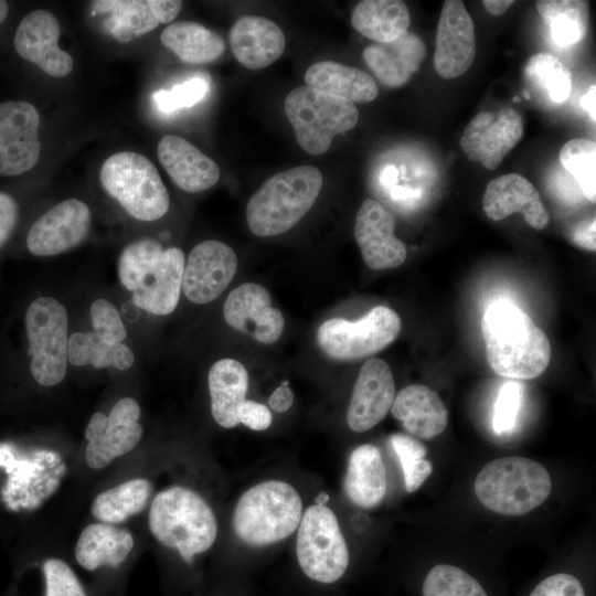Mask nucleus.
Returning <instances> with one entry per match:
<instances>
[{
    "label": "nucleus",
    "instance_id": "obj_42",
    "mask_svg": "<svg viewBox=\"0 0 596 596\" xmlns=\"http://www.w3.org/2000/svg\"><path fill=\"white\" fill-rule=\"evenodd\" d=\"M522 385L514 381L504 383L499 390L492 418L497 435L508 434L514 428L522 404Z\"/></svg>",
    "mask_w": 596,
    "mask_h": 596
},
{
    "label": "nucleus",
    "instance_id": "obj_26",
    "mask_svg": "<svg viewBox=\"0 0 596 596\" xmlns=\"http://www.w3.org/2000/svg\"><path fill=\"white\" fill-rule=\"evenodd\" d=\"M425 53L423 40L407 31L392 42L366 46L363 60L384 86L397 88L418 71Z\"/></svg>",
    "mask_w": 596,
    "mask_h": 596
},
{
    "label": "nucleus",
    "instance_id": "obj_44",
    "mask_svg": "<svg viewBox=\"0 0 596 596\" xmlns=\"http://www.w3.org/2000/svg\"><path fill=\"white\" fill-rule=\"evenodd\" d=\"M91 319L94 332L105 341L117 344L126 338L120 315L109 301L96 299L91 306Z\"/></svg>",
    "mask_w": 596,
    "mask_h": 596
},
{
    "label": "nucleus",
    "instance_id": "obj_34",
    "mask_svg": "<svg viewBox=\"0 0 596 596\" xmlns=\"http://www.w3.org/2000/svg\"><path fill=\"white\" fill-rule=\"evenodd\" d=\"M523 78L530 95L543 105L564 104L571 95V72L550 53L532 55L524 65Z\"/></svg>",
    "mask_w": 596,
    "mask_h": 596
},
{
    "label": "nucleus",
    "instance_id": "obj_53",
    "mask_svg": "<svg viewBox=\"0 0 596 596\" xmlns=\"http://www.w3.org/2000/svg\"><path fill=\"white\" fill-rule=\"evenodd\" d=\"M329 494L324 491L320 492L316 498H315V504L316 505H327V502H329Z\"/></svg>",
    "mask_w": 596,
    "mask_h": 596
},
{
    "label": "nucleus",
    "instance_id": "obj_31",
    "mask_svg": "<svg viewBox=\"0 0 596 596\" xmlns=\"http://www.w3.org/2000/svg\"><path fill=\"white\" fill-rule=\"evenodd\" d=\"M134 547L131 534L108 523H93L81 533L75 558L86 571L100 566L118 567Z\"/></svg>",
    "mask_w": 596,
    "mask_h": 596
},
{
    "label": "nucleus",
    "instance_id": "obj_9",
    "mask_svg": "<svg viewBox=\"0 0 596 596\" xmlns=\"http://www.w3.org/2000/svg\"><path fill=\"white\" fill-rule=\"evenodd\" d=\"M296 554L300 568L312 581L331 584L343 576L349 550L330 508L312 504L301 515Z\"/></svg>",
    "mask_w": 596,
    "mask_h": 596
},
{
    "label": "nucleus",
    "instance_id": "obj_18",
    "mask_svg": "<svg viewBox=\"0 0 596 596\" xmlns=\"http://www.w3.org/2000/svg\"><path fill=\"white\" fill-rule=\"evenodd\" d=\"M223 315L230 327L264 344L275 343L285 327L283 313L272 307L268 290L254 283L242 284L228 294Z\"/></svg>",
    "mask_w": 596,
    "mask_h": 596
},
{
    "label": "nucleus",
    "instance_id": "obj_17",
    "mask_svg": "<svg viewBox=\"0 0 596 596\" xmlns=\"http://www.w3.org/2000/svg\"><path fill=\"white\" fill-rule=\"evenodd\" d=\"M394 230V215L380 202L364 200L356 213L354 237L370 268H395L406 259V246L395 236Z\"/></svg>",
    "mask_w": 596,
    "mask_h": 596
},
{
    "label": "nucleus",
    "instance_id": "obj_23",
    "mask_svg": "<svg viewBox=\"0 0 596 596\" xmlns=\"http://www.w3.org/2000/svg\"><path fill=\"white\" fill-rule=\"evenodd\" d=\"M157 155L172 181L185 192H201L219 181L217 163L182 137H162Z\"/></svg>",
    "mask_w": 596,
    "mask_h": 596
},
{
    "label": "nucleus",
    "instance_id": "obj_33",
    "mask_svg": "<svg viewBox=\"0 0 596 596\" xmlns=\"http://www.w3.org/2000/svg\"><path fill=\"white\" fill-rule=\"evenodd\" d=\"M161 43L182 62L204 64L217 60L225 42L216 32L200 23L179 21L169 24L160 35Z\"/></svg>",
    "mask_w": 596,
    "mask_h": 596
},
{
    "label": "nucleus",
    "instance_id": "obj_25",
    "mask_svg": "<svg viewBox=\"0 0 596 596\" xmlns=\"http://www.w3.org/2000/svg\"><path fill=\"white\" fill-rule=\"evenodd\" d=\"M230 45L243 66L260 70L283 55L286 39L281 29L272 20L259 15H243L230 31Z\"/></svg>",
    "mask_w": 596,
    "mask_h": 596
},
{
    "label": "nucleus",
    "instance_id": "obj_13",
    "mask_svg": "<svg viewBox=\"0 0 596 596\" xmlns=\"http://www.w3.org/2000/svg\"><path fill=\"white\" fill-rule=\"evenodd\" d=\"M523 136L521 115L513 108L481 111L465 128L459 143L466 156L494 170Z\"/></svg>",
    "mask_w": 596,
    "mask_h": 596
},
{
    "label": "nucleus",
    "instance_id": "obj_29",
    "mask_svg": "<svg viewBox=\"0 0 596 596\" xmlns=\"http://www.w3.org/2000/svg\"><path fill=\"white\" fill-rule=\"evenodd\" d=\"M306 86L351 103H369L379 94L374 78L366 72L333 61L312 64L305 74Z\"/></svg>",
    "mask_w": 596,
    "mask_h": 596
},
{
    "label": "nucleus",
    "instance_id": "obj_11",
    "mask_svg": "<svg viewBox=\"0 0 596 596\" xmlns=\"http://www.w3.org/2000/svg\"><path fill=\"white\" fill-rule=\"evenodd\" d=\"M400 330L398 315L389 307L376 306L356 321L326 320L318 328L317 342L329 358L353 361L382 351L397 338Z\"/></svg>",
    "mask_w": 596,
    "mask_h": 596
},
{
    "label": "nucleus",
    "instance_id": "obj_48",
    "mask_svg": "<svg viewBox=\"0 0 596 596\" xmlns=\"http://www.w3.org/2000/svg\"><path fill=\"white\" fill-rule=\"evenodd\" d=\"M595 228L596 221L595 219L588 220L577 224L572 231L573 242L587 251L595 252L596 242H595Z\"/></svg>",
    "mask_w": 596,
    "mask_h": 596
},
{
    "label": "nucleus",
    "instance_id": "obj_4",
    "mask_svg": "<svg viewBox=\"0 0 596 596\" xmlns=\"http://www.w3.org/2000/svg\"><path fill=\"white\" fill-rule=\"evenodd\" d=\"M149 528L157 541L175 549L187 563L195 554L207 551L217 535L211 507L199 493L181 486L170 487L155 497Z\"/></svg>",
    "mask_w": 596,
    "mask_h": 596
},
{
    "label": "nucleus",
    "instance_id": "obj_21",
    "mask_svg": "<svg viewBox=\"0 0 596 596\" xmlns=\"http://www.w3.org/2000/svg\"><path fill=\"white\" fill-rule=\"evenodd\" d=\"M93 8L109 13L106 26L113 38L130 42L152 30L160 23L173 21L182 8L179 0H108L94 1Z\"/></svg>",
    "mask_w": 596,
    "mask_h": 596
},
{
    "label": "nucleus",
    "instance_id": "obj_32",
    "mask_svg": "<svg viewBox=\"0 0 596 596\" xmlns=\"http://www.w3.org/2000/svg\"><path fill=\"white\" fill-rule=\"evenodd\" d=\"M407 6L400 0H364L352 11V26L365 38L377 43H389L407 32Z\"/></svg>",
    "mask_w": 596,
    "mask_h": 596
},
{
    "label": "nucleus",
    "instance_id": "obj_52",
    "mask_svg": "<svg viewBox=\"0 0 596 596\" xmlns=\"http://www.w3.org/2000/svg\"><path fill=\"white\" fill-rule=\"evenodd\" d=\"M485 10L491 15H500L504 13L513 3L512 0H483Z\"/></svg>",
    "mask_w": 596,
    "mask_h": 596
},
{
    "label": "nucleus",
    "instance_id": "obj_46",
    "mask_svg": "<svg viewBox=\"0 0 596 596\" xmlns=\"http://www.w3.org/2000/svg\"><path fill=\"white\" fill-rule=\"evenodd\" d=\"M237 419L240 424L259 432L265 430L270 426L273 416L266 405L255 401L245 400L238 406Z\"/></svg>",
    "mask_w": 596,
    "mask_h": 596
},
{
    "label": "nucleus",
    "instance_id": "obj_7",
    "mask_svg": "<svg viewBox=\"0 0 596 596\" xmlns=\"http://www.w3.org/2000/svg\"><path fill=\"white\" fill-rule=\"evenodd\" d=\"M99 177L105 191L134 219L150 222L168 212L169 193L147 157L117 152L103 163Z\"/></svg>",
    "mask_w": 596,
    "mask_h": 596
},
{
    "label": "nucleus",
    "instance_id": "obj_8",
    "mask_svg": "<svg viewBox=\"0 0 596 596\" xmlns=\"http://www.w3.org/2000/svg\"><path fill=\"white\" fill-rule=\"evenodd\" d=\"M285 113L299 146L310 155L324 153L336 135L351 130L359 120L353 103L306 85L288 93Z\"/></svg>",
    "mask_w": 596,
    "mask_h": 596
},
{
    "label": "nucleus",
    "instance_id": "obj_14",
    "mask_svg": "<svg viewBox=\"0 0 596 596\" xmlns=\"http://www.w3.org/2000/svg\"><path fill=\"white\" fill-rule=\"evenodd\" d=\"M236 269L237 257L231 246L214 240L201 242L185 262L181 288L194 304L211 302L227 288Z\"/></svg>",
    "mask_w": 596,
    "mask_h": 596
},
{
    "label": "nucleus",
    "instance_id": "obj_24",
    "mask_svg": "<svg viewBox=\"0 0 596 596\" xmlns=\"http://www.w3.org/2000/svg\"><path fill=\"white\" fill-rule=\"evenodd\" d=\"M139 417L140 407L136 400H119L107 416L105 430L86 446L87 465L93 469H102L117 457L131 451L142 436Z\"/></svg>",
    "mask_w": 596,
    "mask_h": 596
},
{
    "label": "nucleus",
    "instance_id": "obj_16",
    "mask_svg": "<svg viewBox=\"0 0 596 596\" xmlns=\"http://www.w3.org/2000/svg\"><path fill=\"white\" fill-rule=\"evenodd\" d=\"M476 57L473 21L460 0L443 4L436 33L434 66L444 78L462 75Z\"/></svg>",
    "mask_w": 596,
    "mask_h": 596
},
{
    "label": "nucleus",
    "instance_id": "obj_38",
    "mask_svg": "<svg viewBox=\"0 0 596 596\" xmlns=\"http://www.w3.org/2000/svg\"><path fill=\"white\" fill-rule=\"evenodd\" d=\"M562 166L574 177L585 198L596 199V143L587 138H574L560 151Z\"/></svg>",
    "mask_w": 596,
    "mask_h": 596
},
{
    "label": "nucleus",
    "instance_id": "obj_47",
    "mask_svg": "<svg viewBox=\"0 0 596 596\" xmlns=\"http://www.w3.org/2000/svg\"><path fill=\"white\" fill-rule=\"evenodd\" d=\"M18 204L8 193L0 191V247L9 240L18 222Z\"/></svg>",
    "mask_w": 596,
    "mask_h": 596
},
{
    "label": "nucleus",
    "instance_id": "obj_10",
    "mask_svg": "<svg viewBox=\"0 0 596 596\" xmlns=\"http://www.w3.org/2000/svg\"><path fill=\"white\" fill-rule=\"evenodd\" d=\"M67 311L52 297L33 300L25 313L30 369L34 380L43 386L62 382L67 370Z\"/></svg>",
    "mask_w": 596,
    "mask_h": 596
},
{
    "label": "nucleus",
    "instance_id": "obj_45",
    "mask_svg": "<svg viewBox=\"0 0 596 596\" xmlns=\"http://www.w3.org/2000/svg\"><path fill=\"white\" fill-rule=\"evenodd\" d=\"M529 596H585V592L575 576L558 573L540 582Z\"/></svg>",
    "mask_w": 596,
    "mask_h": 596
},
{
    "label": "nucleus",
    "instance_id": "obj_30",
    "mask_svg": "<svg viewBox=\"0 0 596 596\" xmlns=\"http://www.w3.org/2000/svg\"><path fill=\"white\" fill-rule=\"evenodd\" d=\"M211 412L214 421L224 428L238 425L237 409L246 398L248 374L245 366L234 359H222L209 371Z\"/></svg>",
    "mask_w": 596,
    "mask_h": 596
},
{
    "label": "nucleus",
    "instance_id": "obj_39",
    "mask_svg": "<svg viewBox=\"0 0 596 596\" xmlns=\"http://www.w3.org/2000/svg\"><path fill=\"white\" fill-rule=\"evenodd\" d=\"M423 596H488L480 583L464 570L438 564L427 574Z\"/></svg>",
    "mask_w": 596,
    "mask_h": 596
},
{
    "label": "nucleus",
    "instance_id": "obj_37",
    "mask_svg": "<svg viewBox=\"0 0 596 596\" xmlns=\"http://www.w3.org/2000/svg\"><path fill=\"white\" fill-rule=\"evenodd\" d=\"M68 362L75 366L93 365L96 369L113 366L124 371L135 361V355L126 344H111L96 332H75L68 338Z\"/></svg>",
    "mask_w": 596,
    "mask_h": 596
},
{
    "label": "nucleus",
    "instance_id": "obj_28",
    "mask_svg": "<svg viewBox=\"0 0 596 596\" xmlns=\"http://www.w3.org/2000/svg\"><path fill=\"white\" fill-rule=\"evenodd\" d=\"M386 470L380 449L372 444L351 453L343 479V490L351 503L363 509L380 505L386 493Z\"/></svg>",
    "mask_w": 596,
    "mask_h": 596
},
{
    "label": "nucleus",
    "instance_id": "obj_22",
    "mask_svg": "<svg viewBox=\"0 0 596 596\" xmlns=\"http://www.w3.org/2000/svg\"><path fill=\"white\" fill-rule=\"evenodd\" d=\"M482 207L492 221L521 212L526 223L535 230L544 228L550 221L538 190L519 173H507L491 180L485 190Z\"/></svg>",
    "mask_w": 596,
    "mask_h": 596
},
{
    "label": "nucleus",
    "instance_id": "obj_20",
    "mask_svg": "<svg viewBox=\"0 0 596 596\" xmlns=\"http://www.w3.org/2000/svg\"><path fill=\"white\" fill-rule=\"evenodd\" d=\"M60 24L45 10L28 13L19 23L13 44L18 54L53 77L68 75L74 66L72 56L60 49Z\"/></svg>",
    "mask_w": 596,
    "mask_h": 596
},
{
    "label": "nucleus",
    "instance_id": "obj_41",
    "mask_svg": "<svg viewBox=\"0 0 596 596\" xmlns=\"http://www.w3.org/2000/svg\"><path fill=\"white\" fill-rule=\"evenodd\" d=\"M209 91V83L204 77L195 76L182 84L174 85L169 91H159L153 94L156 107L171 114L178 109L191 107L202 100Z\"/></svg>",
    "mask_w": 596,
    "mask_h": 596
},
{
    "label": "nucleus",
    "instance_id": "obj_1",
    "mask_svg": "<svg viewBox=\"0 0 596 596\" xmlns=\"http://www.w3.org/2000/svg\"><path fill=\"white\" fill-rule=\"evenodd\" d=\"M487 361L499 375L530 380L551 360L546 334L521 308L507 299L491 302L481 320Z\"/></svg>",
    "mask_w": 596,
    "mask_h": 596
},
{
    "label": "nucleus",
    "instance_id": "obj_5",
    "mask_svg": "<svg viewBox=\"0 0 596 596\" xmlns=\"http://www.w3.org/2000/svg\"><path fill=\"white\" fill-rule=\"evenodd\" d=\"M302 502L289 483L267 480L238 499L232 524L237 538L252 546H266L291 535L300 523Z\"/></svg>",
    "mask_w": 596,
    "mask_h": 596
},
{
    "label": "nucleus",
    "instance_id": "obj_49",
    "mask_svg": "<svg viewBox=\"0 0 596 596\" xmlns=\"http://www.w3.org/2000/svg\"><path fill=\"white\" fill-rule=\"evenodd\" d=\"M285 380L269 396L268 405L278 413L288 411L294 403V393Z\"/></svg>",
    "mask_w": 596,
    "mask_h": 596
},
{
    "label": "nucleus",
    "instance_id": "obj_12",
    "mask_svg": "<svg viewBox=\"0 0 596 596\" xmlns=\"http://www.w3.org/2000/svg\"><path fill=\"white\" fill-rule=\"evenodd\" d=\"M40 115L29 102L0 103V175L31 170L40 158Z\"/></svg>",
    "mask_w": 596,
    "mask_h": 596
},
{
    "label": "nucleus",
    "instance_id": "obj_40",
    "mask_svg": "<svg viewBox=\"0 0 596 596\" xmlns=\"http://www.w3.org/2000/svg\"><path fill=\"white\" fill-rule=\"evenodd\" d=\"M390 441L401 462L405 489L409 493L415 492L433 472L432 462L425 459L427 449L419 440L405 434H394Z\"/></svg>",
    "mask_w": 596,
    "mask_h": 596
},
{
    "label": "nucleus",
    "instance_id": "obj_27",
    "mask_svg": "<svg viewBox=\"0 0 596 596\" xmlns=\"http://www.w3.org/2000/svg\"><path fill=\"white\" fill-rule=\"evenodd\" d=\"M391 413L409 434L430 439L448 424V411L438 394L426 385L412 384L394 397Z\"/></svg>",
    "mask_w": 596,
    "mask_h": 596
},
{
    "label": "nucleus",
    "instance_id": "obj_36",
    "mask_svg": "<svg viewBox=\"0 0 596 596\" xmlns=\"http://www.w3.org/2000/svg\"><path fill=\"white\" fill-rule=\"evenodd\" d=\"M152 486L136 478L100 492L93 501L92 514L104 523H119L140 513L147 505Z\"/></svg>",
    "mask_w": 596,
    "mask_h": 596
},
{
    "label": "nucleus",
    "instance_id": "obj_15",
    "mask_svg": "<svg viewBox=\"0 0 596 596\" xmlns=\"http://www.w3.org/2000/svg\"><path fill=\"white\" fill-rule=\"evenodd\" d=\"M91 228V211L77 200L60 202L31 226L26 247L35 256H55L79 245Z\"/></svg>",
    "mask_w": 596,
    "mask_h": 596
},
{
    "label": "nucleus",
    "instance_id": "obj_6",
    "mask_svg": "<svg viewBox=\"0 0 596 596\" xmlns=\"http://www.w3.org/2000/svg\"><path fill=\"white\" fill-rule=\"evenodd\" d=\"M552 481L545 467L525 457H502L487 464L477 475L475 492L490 511L519 517L542 504Z\"/></svg>",
    "mask_w": 596,
    "mask_h": 596
},
{
    "label": "nucleus",
    "instance_id": "obj_19",
    "mask_svg": "<svg viewBox=\"0 0 596 596\" xmlns=\"http://www.w3.org/2000/svg\"><path fill=\"white\" fill-rule=\"evenodd\" d=\"M395 397V383L389 364L379 358L368 359L355 381L347 423L350 429L363 433L383 421Z\"/></svg>",
    "mask_w": 596,
    "mask_h": 596
},
{
    "label": "nucleus",
    "instance_id": "obj_50",
    "mask_svg": "<svg viewBox=\"0 0 596 596\" xmlns=\"http://www.w3.org/2000/svg\"><path fill=\"white\" fill-rule=\"evenodd\" d=\"M107 426V416L104 413L97 412L91 417L85 429V438L88 441L96 439L105 430Z\"/></svg>",
    "mask_w": 596,
    "mask_h": 596
},
{
    "label": "nucleus",
    "instance_id": "obj_2",
    "mask_svg": "<svg viewBox=\"0 0 596 596\" xmlns=\"http://www.w3.org/2000/svg\"><path fill=\"white\" fill-rule=\"evenodd\" d=\"M185 259L178 247L162 248L153 238L127 245L118 259L121 285L136 307L158 316L171 313L180 298Z\"/></svg>",
    "mask_w": 596,
    "mask_h": 596
},
{
    "label": "nucleus",
    "instance_id": "obj_3",
    "mask_svg": "<svg viewBox=\"0 0 596 596\" xmlns=\"http://www.w3.org/2000/svg\"><path fill=\"white\" fill-rule=\"evenodd\" d=\"M323 177L312 166L274 174L249 199L246 221L257 236H275L295 226L316 202Z\"/></svg>",
    "mask_w": 596,
    "mask_h": 596
},
{
    "label": "nucleus",
    "instance_id": "obj_35",
    "mask_svg": "<svg viewBox=\"0 0 596 596\" xmlns=\"http://www.w3.org/2000/svg\"><path fill=\"white\" fill-rule=\"evenodd\" d=\"M536 9L557 46L571 47L585 39L589 29L588 1L541 0Z\"/></svg>",
    "mask_w": 596,
    "mask_h": 596
},
{
    "label": "nucleus",
    "instance_id": "obj_51",
    "mask_svg": "<svg viewBox=\"0 0 596 596\" xmlns=\"http://www.w3.org/2000/svg\"><path fill=\"white\" fill-rule=\"evenodd\" d=\"M581 106L585 109L593 123L596 121V86L593 84L581 97Z\"/></svg>",
    "mask_w": 596,
    "mask_h": 596
},
{
    "label": "nucleus",
    "instance_id": "obj_43",
    "mask_svg": "<svg viewBox=\"0 0 596 596\" xmlns=\"http://www.w3.org/2000/svg\"><path fill=\"white\" fill-rule=\"evenodd\" d=\"M44 596H86L73 570L62 560L50 558L43 563Z\"/></svg>",
    "mask_w": 596,
    "mask_h": 596
},
{
    "label": "nucleus",
    "instance_id": "obj_54",
    "mask_svg": "<svg viewBox=\"0 0 596 596\" xmlns=\"http://www.w3.org/2000/svg\"><path fill=\"white\" fill-rule=\"evenodd\" d=\"M8 12H9V7H8L7 1L0 0V25L6 20Z\"/></svg>",
    "mask_w": 596,
    "mask_h": 596
}]
</instances>
